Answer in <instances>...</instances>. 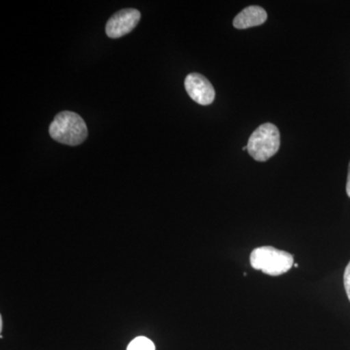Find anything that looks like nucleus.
I'll return each instance as SVG.
<instances>
[{"label":"nucleus","mask_w":350,"mask_h":350,"mask_svg":"<svg viewBox=\"0 0 350 350\" xmlns=\"http://www.w3.org/2000/svg\"><path fill=\"white\" fill-rule=\"evenodd\" d=\"M51 137L59 144L77 146L88 137V128L84 120L77 113L59 112L50 125Z\"/></svg>","instance_id":"f257e3e1"},{"label":"nucleus","mask_w":350,"mask_h":350,"mask_svg":"<svg viewBox=\"0 0 350 350\" xmlns=\"http://www.w3.org/2000/svg\"><path fill=\"white\" fill-rule=\"evenodd\" d=\"M250 264L253 269L271 276L282 275L293 267L294 257L290 253L273 246H262L252 251Z\"/></svg>","instance_id":"f03ea898"},{"label":"nucleus","mask_w":350,"mask_h":350,"mask_svg":"<svg viewBox=\"0 0 350 350\" xmlns=\"http://www.w3.org/2000/svg\"><path fill=\"white\" fill-rule=\"evenodd\" d=\"M246 146L248 153L255 161L266 162L280 149V131L273 124H264L251 135Z\"/></svg>","instance_id":"7ed1b4c3"},{"label":"nucleus","mask_w":350,"mask_h":350,"mask_svg":"<svg viewBox=\"0 0 350 350\" xmlns=\"http://www.w3.org/2000/svg\"><path fill=\"white\" fill-rule=\"evenodd\" d=\"M140 17L139 11L133 8L123 9L115 13L105 27L108 38H120L130 33L139 23Z\"/></svg>","instance_id":"20e7f679"},{"label":"nucleus","mask_w":350,"mask_h":350,"mask_svg":"<svg viewBox=\"0 0 350 350\" xmlns=\"http://www.w3.org/2000/svg\"><path fill=\"white\" fill-rule=\"evenodd\" d=\"M189 96L200 105H209L215 98V90L211 83L200 73H191L185 79Z\"/></svg>","instance_id":"39448f33"},{"label":"nucleus","mask_w":350,"mask_h":350,"mask_svg":"<svg viewBox=\"0 0 350 350\" xmlns=\"http://www.w3.org/2000/svg\"><path fill=\"white\" fill-rule=\"evenodd\" d=\"M268 18V14L262 7L252 5L246 7L239 12L234 19V27L238 29H250L264 24Z\"/></svg>","instance_id":"423d86ee"},{"label":"nucleus","mask_w":350,"mask_h":350,"mask_svg":"<svg viewBox=\"0 0 350 350\" xmlns=\"http://www.w3.org/2000/svg\"><path fill=\"white\" fill-rule=\"evenodd\" d=\"M126 350H155V345L146 337H137L131 340Z\"/></svg>","instance_id":"0eeeda50"},{"label":"nucleus","mask_w":350,"mask_h":350,"mask_svg":"<svg viewBox=\"0 0 350 350\" xmlns=\"http://www.w3.org/2000/svg\"><path fill=\"white\" fill-rule=\"evenodd\" d=\"M344 283L345 292H347V297H349L350 301V262L347 265V268H345Z\"/></svg>","instance_id":"6e6552de"},{"label":"nucleus","mask_w":350,"mask_h":350,"mask_svg":"<svg viewBox=\"0 0 350 350\" xmlns=\"http://www.w3.org/2000/svg\"><path fill=\"white\" fill-rule=\"evenodd\" d=\"M347 194L350 198V163L349 167V174H347Z\"/></svg>","instance_id":"1a4fd4ad"},{"label":"nucleus","mask_w":350,"mask_h":350,"mask_svg":"<svg viewBox=\"0 0 350 350\" xmlns=\"http://www.w3.org/2000/svg\"><path fill=\"white\" fill-rule=\"evenodd\" d=\"M2 327H3V321H2V317H0V332H2Z\"/></svg>","instance_id":"9d476101"},{"label":"nucleus","mask_w":350,"mask_h":350,"mask_svg":"<svg viewBox=\"0 0 350 350\" xmlns=\"http://www.w3.org/2000/svg\"><path fill=\"white\" fill-rule=\"evenodd\" d=\"M243 150H247V146H244Z\"/></svg>","instance_id":"9b49d317"},{"label":"nucleus","mask_w":350,"mask_h":350,"mask_svg":"<svg viewBox=\"0 0 350 350\" xmlns=\"http://www.w3.org/2000/svg\"><path fill=\"white\" fill-rule=\"evenodd\" d=\"M299 265L298 264H294L295 268H298Z\"/></svg>","instance_id":"f8f14e48"}]
</instances>
